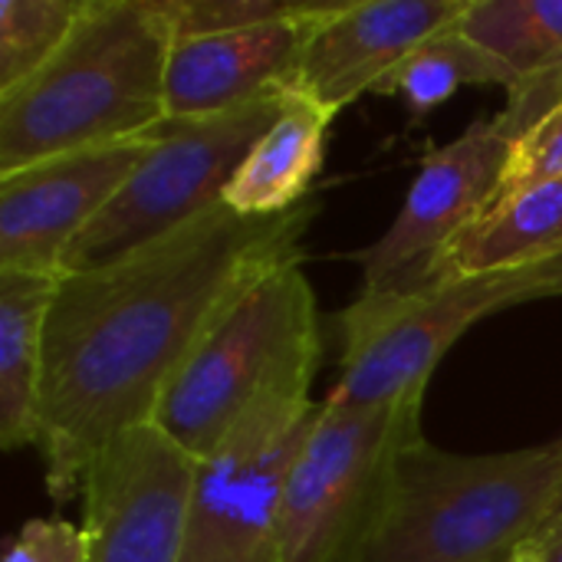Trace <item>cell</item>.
Returning <instances> with one entry per match:
<instances>
[{"label":"cell","instance_id":"obj_10","mask_svg":"<svg viewBox=\"0 0 562 562\" xmlns=\"http://www.w3.org/2000/svg\"><path fill=\"white\" fill-rule=\"evenodd\" d=\"M194 471L155 425L109 441L82 481L86 562H178Z\"/></svg>","mask_w":562,"mask_h":562},{"label":"cell","instance_id":"obj_22","mask_svg":"<svg viewBox=\"0 0 562 562\" xmlns=\"http://www.w3.org/2000/svg\"><path fill=\"white\" fill-rule=\"evenodd\" d=\"M89 533L69 520H26L7 543L3 562H86Z\"/></svg>","mask_w":562,"mask_h":562},{"label":"cell","instance_id":"obj_15","mask_svg":"<svg viewBox=\"0 0 562 562\" xmlns=\"http://www.w3.org/2000/svg\"><path fill=\"white\" fill-rule=\"evenodd\" d=\"M562 257V178L494 201L468 231H461L431 267L405 286H431L477 273L517 270Z\"/></svg>","mask_w":562,"mask_h":562},{"label":"cell","instance_id":"obj_14","mask_svg":"<svg viewBox=\"0 0 562 562\" xmlns=\"http://www.w3.org/2000/svg\"><path fill=\"white\" fill-rule=\"evenodd\" d=\"M458 30L494 53L517 86L491 125L517 142L562 102V0H471Z\"/></svg>","mask_w":562,"mask_h":562},{"label":"cell","instance_id":"obj_1","mask_svg":"<svg viewBox=\"0 0 562 562\" xmlns=\"http://www.w3.org/2000/svg\"><path fill=\"white\" fill-rule=\"evenodd\" d=\"M316 214V198L273 217L217 204L105 267L59 280L33 438L56 504L82 491L109 441L155 422L191 356L260 280L303 263Z\"/></svg>","mask_w":562,"mask_h":562},{"label":"cell","instance_id":"obj_4","mask_svg":"<svg viewBox=\"0 0 562 562\" xmlns=\"http://www.w3.org/2000/svg\"><path fill=\"white\" fill-rule=\"evenodd\" d=\"M323 359L316 293L300 263L260 280L201 342L155 412V428L188 458L214 454L254 408L313 398Z\"/></svg>","mask_w":562,"mask_h":562},{"label":"cell","instance_id":"obj_20","mask_svg":"<svg viewBox=\"0 0 562 562\" xmlns=\"http://www.w3.org/2000/svg\"><path fill=\"white\" fill-rule=\"evenodd\" d=\"M323 0H168L175 40L240 33L316 13Z\"/></svg>","mask_w":562,"mask_h":562},{"label":"cell","instance_id":"obj_23","mask_svg":"<svg viewBox=\"0 0 562 562\" xmlns=\"http://www.w3.org/2000/svg\"><path fill=\"white\" fill-rule=\"evenodd\" d=\"M540 562H562V514L537 537Z\"/></svg>","mask_w":562,"mask_h":562},{"label":"cell","instance_id":"obj_17","mask_svg":"<svg viewBox=\"0 0 562 562\" xmlns=\"http://www.w3.org/2000/svg\"><path fill=\"white\" fill-rule=\"evenodd\" d=\"M63 277L0 270V448H33L46 326Z\"/></svg>","mask_w":562,"mask_h":562},{"label":"cell","instance_id":"obj_21","mask_svg":"<svg viewBox=\"0 0 562 562\" xmlns=\"http://www.w3.org/2000/svg\"><path fill=\"white\" fill-rule=\"evenodd\" d=\"M562 178V102L537 122L527 135L514 142V155L507 165V175L501 181V191L494 201H504L517 191H527L543 181H560Z\"/></svg>","mask_w":562,"mask_h":562},{"label":"cell","instance_id":"obj_11","mask_svg":"<svg viewBox=\"0 0 562 562\" xmlns=\"http://www.w3.org/2000/svg\"><path fill=\"white\" fill-rule=\"evenodd\" d=\"M510 155L514 142L491 122H477L454 142L431 148L389 231L352 254L362 267V293L415 283L494 204Z\"/></svg>","mask_w":562,"mask_h":562},{"label":"cell","instance_id":"obj_12","mask_svg":"<svg viewBox=\"0 0 562 562\" xmlns=\"http://www.w3.org/2000/svg\"><path fill=\"white\" fill-rule=\"evenodd\" d=\"M471 0H339L296 63L290 92L329 115L375 92L425 40L454 26Z\"/></svg>","mask_w":562,"mask_h":562},{"label":"cell","instance_id":"obj_7","mask_svg":"<svg viewBox=\"0 0 562 562\" xmlns=\"http://www.w3.org/2000/svg\"><path fill=\"white\" fill-rule=\"evenodd\" d=\"M286 95L283 89L231 112L165 119L148 158L69 250L63 277L105 267L224 204L227 184L257 138L280 119Z\"/></svg>","mask_w":562,"mask_h":562},{"label":"cell","instance_id":"obj_9","mask_svg":"<svg viewBox=\"0 0 562 562\" xmlns=\"http://www.w3.org/2000/svg\"><path fill=\"white\" fill-rule=\"evenodd\" d=\"M155 132L0 175V270L63 277L76 240L148 158Z\"/></svg>","mask_w":562,"mask_h":562},{"label":"cell","instance_id":"obj_6","mask_svg":"<svg viewBox=\"0 0 562 562\" xmlns=\"http://www.w3.org/2000/svg\"><path fill=\"white\" fill-rule=\"evenodd\" d=\"M425 389L375 405L323 398L283 484L280 562H356L398 454L425 438Z\"/></svg>","mask_w":562,"mask_h":562},{"label":"cell","instance_id":"obj_8","mask_svg":"<svg viewBox=\"0 0 562 562\" xmlns=\"http://www.w3.org/2000/svg\"><path fill=\"white\" fill-rule=\"evenodd\" d=\"M316 408V398L267 402L198 461L178 562H280L283 484Z\"/></svg>","mask_w":562,"mask_h":562},{"label":"cell","instance_id":"obj_2","mask_svg":"<svg viewBox=\"0 0 562 562\" xmlns=\"http://www.w3.org/2000/svg\"><path fill=\"white\" fill-rule=\"evenodd\" d=\"M171 49L168 0H89L59 53L0 95V175L155 132Z\"/></svg>","mask_w":562,"mask_h":562},{"label":"cell","instance_id":"obj_13","mask_svg":"<svg viewBox=\"0 0 562 562\" xmlns=\"http://www.w3.org/2000/svg\"><path fill=\"white\" fill-rule=\"evenodd\" d=\"M336 3L339 0H323L316 13L290 23L175 40L165 86L168 119L217 115L283 92L316 23L329 16Z\"/></svg>","mask_w":562,"mask_h":562},{"label":"cell","instance_id":"obj_5","mask_svg":"<svg viewBox=\"0 0 562 562\" xmlns=\"http://www.w3.org/2000/svg\"><path fill=\"white\" fill-rule=\"evenodd\" d=\"M562 296V257L517 270L477 273L431 286L359 293L339 313V405H375L428 389L445 352L484 316L533 300Z\"/></svg>","mask_w":562,"mask_h":562},{"label":"cell","instance_id":"obj_16","mask_svg":"<svg viewBox=\"0 0 562 562\" xmlns=\"http://www.w3.org/2000/svg\"><path fill=\"white\" fill-rule=\"evenodd\" d=\"M333 119L336 115L313 99L290 92L280 119L257 138L247 161L227 184L224 204L250 217H273L306 204L323 168Z\"/></svg>","mask_w":562,"mask_h":562},{"label":"cell","instance_id":"obj_19","mask_svg":"<svg viewBox=\"0 0 562 562\" xmlns=\"http://www.w3.org/2000/svg\"><path fill=\"white\" fill-rule=\"evenodd\" d=\"M89 0H0V95L30 82L69 40Z\"/></svg>","mask_w":562,"mask_h":562},{"label":"cell","instance_id":"obj_18","mask_svg":"<svg viewBox=\"0 0 562 562\" xmlns=\"http://www.w3.org/2000/svg\"><path fill=\"white\" fill-rule=\"evenodd\" d=\"M461 86H504L510 92L517 76L454 23L425 40L405 63L389 72L375 92L398 95L415 115H425L451 99Z\"/></svg>","mask_w":562,"mask_h":562},{"label":"cell","instance_id":"obj_24","mask_svg":"<svg viewBox=\"0 0 562 562\" xmlns=\"http://www.w3.org/2000/svg\"><path fill=\"white\" fill-rule=\"evenodd\" d=\"M507 562H540V553H537V540H533L530 547H524L517 557H510Z\"/></svg>","mask_w":562,"mask_h":562},{"label":"cell","instance_id":"obj_3","mask_svg":"<svg viewBox=\"0 0 562 562\" xmlns=\"http://www.w3.org/2000/svg\"><path fill=\"white\" fill-rule=\"evenodd\" d=\"M562 514V435L504 454L412 441L356 562H507Z\"/></svg>","mask_w":562,"mask_h":562}]
</instances>
